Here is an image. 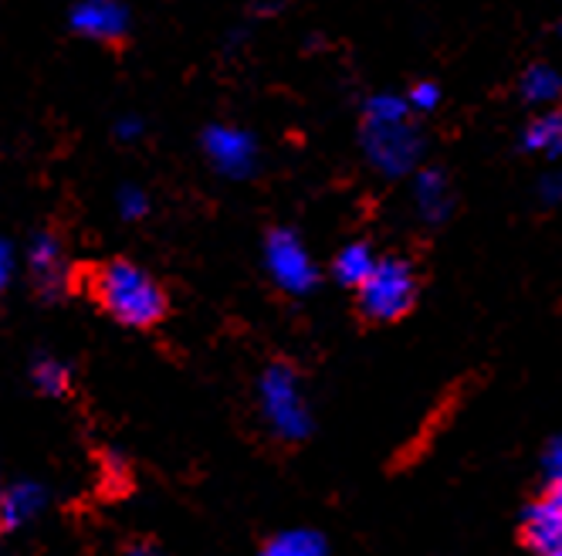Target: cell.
<instances>
[{
	"label": "cell",
	"instance_id": "obj_16",
	"mask_svg": "<svg viewBox=\"0 0 562 556\" xmlns=\"http://www.w3.org/2000/svg\"><path fill=\"white\" fill-rule=\"evenodd\" d=\"M34 383H37V390H45V393H55V397H65L71 387V377H68V370L65 367H58V364H52V360H42L34 367Z\"/></svg>",
	"mask_w": 562,
	"mask_h": 556
},
{
	"label": "cell",
	"instance_id": "obj_20",
	"mask_svg": "<svg viewBox=\"0 0 562 556\" xmlns=\"http://www.w3.org/2000/svg\"><path fill=\"white\" fill-rule=\"evenodd\" d=\"M11 530V512H8V499L0 496V536Z\"/></svg>",
	"mask_w": 562,
	"mask_h": 556
},
{
	"label": "cell",
	"instance_id": "obj_1",
	"mask_svg": "<svg viewBox=\"0 0 562 556\" xmlns=\"http://www.w3.org/2000/svg\"><path fill=\"white\" fill-rule=\"evenodd\" d=\"M68 296L86 299L105 320L126 330H156L170 315L167 289L123 255L71 262Z\"/></svg>",
	"mask_w": 562,
	"mask_h": 556
},
{
	"label": "cell",
	"instance_id": "obj_7",
	"mask_svg": "<svg viewBox=\"0 0 562 556\" xmlns=\"http://www.w3.org/2000/svg\"><path fill=\"white\" fill-rule=\"evenodd\" d=\"M521 536L526 546L542 556H562V502L555 496H546L526 512L521 523Z\"/></svg>",
	"mask_w": 562,
	"mask_h": 556
},
{
	"label": "cell",
	"instance_id": "obj_4",
	"mask_svg": "<svg viewBox=\"0 0 562 556\" xmlns=\"http://www.w3.org/2000/svg\"><path fill=\"white\" fill-rule=\"evenodd\" d=\"M363 149L380 174L400 177L420 164L424 140L414 130L411 119H393V123H367L363 126Z\"/></svg>",
	"mask_w": 562,
	"mask_h": 556
},
{
	"label": "cell",
	"instance_id": "obj_11",
	"mask_svg": "<svg viewBox=\"0 0 562 556\" xmlns=\"http://www.w3.org/2000/svg\"><path fill=\"white\" fill-rule=\"evenodd\" d=\"M562 96V75L552 65H532L526 75H521V99L532 105H546L555 102Z\"/></svg>",
	"mask_w": 562,
	"mask_h": 556
},
{
	"label": "cell",
	"instance_id": "obj_3",
	"mask_svg": "<svg viewBox=\"0 0 562 556\" xmlns=\"http://www.w3.org/2000/svg\"><path fill=\"white\" fill-rule=\"evenodd\" d=\"M417 302V275L404 258H383L373 265L367 282L359 286V309L373 323H393L407 315Z\"/></svg>",
	"mask_w": 562,
	"mask_h": 556
},
{
	"label": "cell",
	"instance_id": "obj_10",
	"mask_svg": "<svg viewBox=\"0 0 562 556\" xmlns=\"http://www.w3.org/2000/svg\"><path fill=\"white\" fill-rule=\"evenodd\" d=\"M75 27L112 45L119 37H126V14L119 4H109V0H92V4H86L75 14Z\"/></svg>",
	"mask_w": 562,
	"mask_h": 556
},
{
	"label": "cell",
	"instance_id": "obj_9",
	"mask_svg": "<svg viewBox=\"0 0 562 556\" xmlns=\"http://www.w3.org/2000/svg\"><path fill=\"white\" fill-rule=\"evenodd\" d=\"M414 201H417V211H420V218L427 224H440L451 214V208H454L448 177L440 174V170H430V167L420 170L417 184H414Z\"/></svg>",
	"mask_w": 562,
	"mask_h": 556
},
{
	"label": "cell",
	"instance_id": "obj_14",
	"mask_svg": "<svg viewBox=\"0 0 562 556\" xmlns=\"http://www.w3.org/2000/svg\"><path fill=\"white\" fill-rule=\"evenodd\" d=\"M526 149H536L546 156H562V109L539 115L526 130Z\"/></svg>",
	"mask_w": 562,
	"mask_h": 556
},
{
	"label": "cell",
	"instance_id": "obj_8",
	"mask_svg": "<svg viewBox=\"0 0 562 556\" xmlns=\"http://www.w3.org/2000/svg\"><path fill=\"white\" fill-rule=\"evenodd\" d=\"M207 153L214 156V164L231 177H248L255 170V160H258L255 140L248 133L227 130V126H214L207 133Z\"/></svg>",
	"mask_w": 562,
	"mask_h": 556
},
{
	"label": "cell",
	"instance_id": "obj_18",
	"mask_svg": "<svg viewBox=\"0 0 562 556\" xmlns=\"http://www.w3.org/2000/svg\"><path fill=\"white\" fill-rule=\"evenodd\" d=\"M407 102H411V109H417V112H434V109L440 105V89H437L434 82H417V86L407 92Z\"/></svg>",
	"mask_w": 562,
	"mask_h": 556
},
{
	"label": "cell",
	"instance_id": "obj_19",
	"mask_svg": "<svg viewBox=\"0 0 562 556\" xmlns=\"http://www.w3.org/2000/svg\"><path fill=\"white\" fill-rule=\"evenodd\" d=\"M539 193H542V201H549V204L562 201V170L546 174L542 184H539Z\"/></svg>",
	"mask_w": 562,
	"mask_h": 556
},
{
	"label": "cell",
	"instance_id": "obj_17",
	"mask_svg": "<svg viewBox=\"0 0 562 556\" xmlns=\"http://www.w3.org/2000/svg\"><path fill=\"white\" fill-rule=\"evenodd\" d=\"M546 475H549V496L562 502V438H555L546 452Z\"/></svg>",
	"mask_w": 562,
	"mask_h": 556
},
{
	"label": "cell",
	"instance_id": "obj_13",
	"mask_svg": "<svg viewBox=\"0 0 562 556\" xmlns=\"http://www.w3.org/2000/svg\"><path fill=\"white\" fill-rule=\"evenodd\" d=\"M268 556H323L326 553V540L312 533V530H285L274 540H268L265 546Z\"/></svg>",
	"mask_w": 562,
	"mask_h": 556
},
{
	"label": "cell",
	"instance_id": "obj_12",
	"mask_svg": "<svg viewBox=\"0 0 562 556\" xmlns=\"http://www.w3.org/2000/svg\"><path fill=\"white\" fill-rule=\"evenodd\" d=\"M373 265H376V258H373V252H370L363 242L346 245V248L336 255V278H339L342 286L359 289V286L367 282V275L373 271Z\"/></svg>",
	"mask_w": 562,
	"mask_h": 556
},
{
	"label": "cell",
	"instance_id": "obj_15",
	"mask_svg": "<svg viewBox=\"0 0 562 556\" xmlns=\"http://www.w3.org/2000/svg\"><path fill=\"white\" fill-rule=\"evenodd\" d=\"M411 102L393 92H380L367 99V123H393V119H411Z\"/></svg>",
	"mask_w": 562,
	"mask_h": 556
},
{
	"label": "cell",
	"instance_id": "obj_2",
	"mask_svg": "<svg viewBox=\"0 0 562 556\" xmlns=\"http://www.w3.org/2000/svg\"><path fill=\"white\" fill-rule=\"evenodd\" d=\"M261 393V411L268 418V424L289 442H302L312 434V411L302 393L299 374L285 364H274L261 374L258 383Z\"/></svg>",
	"mask_w": 562,
	"mask_h": 556
},
{
	"label": "cell",
	"instance_id": "obj_6",
	"mask_svg": "<svg viewBox=\"0 0 562 556\" xmlns=\"http://www.w3.org/2000/svg\"><path fill=\"white\" fill-rule=\"evenodd\" d=\"M265 262H268V271L274 278L278 289H285L289 296H305L315 289L318 282V271L302 245V237L289 227H278L268 234L265 242Z\"/></svg>",
	"mask_w": 562,
	"mask_h": 556
},
{
	"label": "cell",
	"instance_id": "obj_5",
	"mask_svg": "<svg viewBox=\"0 0 562 556\" xmlns=\"http://www.w3.org/2000/svg\"><path fill=\"white\" fill-rule=\"evenodd\" d=\"M68 231L61 221H48L42 231L34 234V248H31V289L37 299H58L68 296Z\"/></svg>",
	"mask_w": 562,
	"mask_h": 556
}]
</instances>
